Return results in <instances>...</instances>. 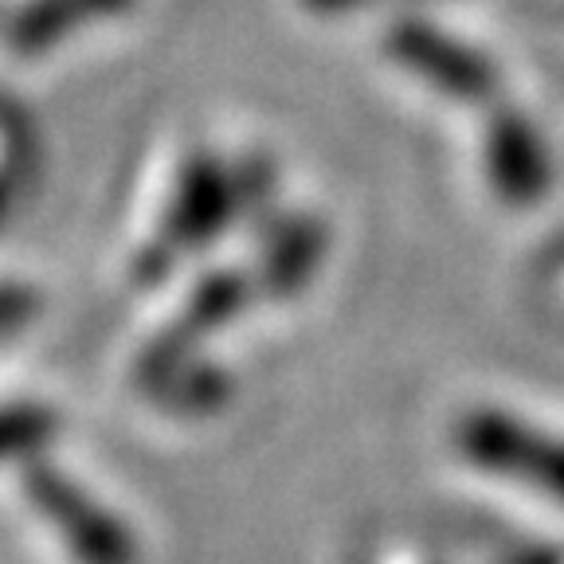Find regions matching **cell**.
Returning a JSON list of instances; mask_svg holds the SVG:
<instances>
[{"mask_svg":"<svg viewBox=\"0 0 564 564\" xmlns=\"http://www.w3.org/2000/svg\"><path fill=\"white\" fill-rule=\"evenodd\" d=\"M397 52L420 70L423 79L443 83V87H451V90H463V98L482 95L494 83L490 67H486L475 52L447 44V40H435V35L420 24L397 28Z\"/></svg>","mask_w":564,"mask_h":564,"instance_id":"3957f363","label":"cell"},{"mask_svg":"<svg viewBox=\"0 0 564 564\" xmlns=\"http://www.w3.org/2000/svg\"><path fill=\"white\" fill-rule=\"evenodd\" d=\"M458 447L490 475L518 478L564 506V440L529 427L506 412H470L458 423Z\"/></svg>","mask_w":564,"mask_h":564,"instance_id":"6da1fadb","label":"cell"},{"mask_svg":"<svg viewBox=\"0 0 564 564\" xmlns=\"http://www.w3.org/2000/svg\"><path fill=\"white\" fill-rule=\"evenodd\" d=\"M486 165H490L498 196H506L513 204L538 200L541 188H545V176H549L545 150H541L538 133L529 130L521 118H506L494 130L490 145H486Z\"/></svg>","mask_w":564,"mask_h":564,"instance_id":"7a4b0ae2","label":"cell"}]
</instances>
